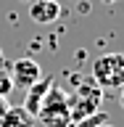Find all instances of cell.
Listing matches in <instances>:
<instances>
[{"instance_id":"6da1fadb","label":"cell","mask_w":124,"mask_h":127,"mask_svg":"<svg viewBox=\"0 0 124 127\" xmlns=\"http://www.w3.org/2000/svg\"><path fill=\"white\" fill-rule=\"evenodd\" d=\"M37 119L48 127H69L71 125V114H69V95L63 93L58 85H50L45 101L40 106Z\"/></svg>"},{"instance_id":"7a4b0ae2","label":"cell","mask_w":124,"mask_h":127,"mask_svg":"<svg viewBox=\"0 0 124 127\" xmlns=\"http://www.w3.org/2000/svg\"><path fill=\"white\" fill-rule=\"evenodd\" d=\"M93 79L103 90L124 85V53H103L93 61Z\"/></svg>"},{"instance_id":"3957f363","label":"cell","mask_w":124,"mask_h":127,"mask_svg":"<svg viewBox=\"0 0 124 127\" xmlns=\"http://www.w3.org/2000/svg\"><path fill=\"white\" fill-rule=\"evenodd\" d=\"M100 101H103V87L98 85L93 77L85 79V82H79L74 98H69L71 122H77V119L87 117V114H95V111H98V106H100Z\"/></svg>"},{"instance_id":"277c9868","label":"cell","mask_w":124,"mask_h":127,"mask_svg":"<svg viewBox=\"0 0 124 127\" xmlns=\"http://www.w3.org/2000/svg\"><path fill=\"white\" fill-rule=\"evenodd\" d=\"M11 79H13V87H32L34 82L42 79V66H40L34 58H16L13 66H11Z\"/></svg>"},{"instance_id":"5b68a950","label":"cell","mask_w":124,"mask_h":127,"mask_svg":"<svg viewBox=\"0 0 124 127\" xmlns=\"http://www.w3.org/2000/svg\"><path fill=\"white\" fill-rule=\"evenodd\" d=\"M29 19L34 24H53L61 19V3L58 0H34L29 5Z\"/></svg>"},{"instance_id":"8992f818","label":"cell","mask_w":124,"mask_h":127,"mask_svg":"<svg viewBox=\"0 0 124 127\" xmlns=\"http://www.w3.org/2000/svg\"><path fill=\"white\" fill-rule=\"evenodd\" d=\"M50 85H53V79H40V82H34L32 87H26V98H24V111H29L32 117H37L40 114V106H42V101H45L48 90H50Z\"/></svg>"},{"instance_id":"52a82bcc","label":"cell","mask_w":124,"mask_h":127,"mask_svg":"<svg viewBox=\"0 0 124 127\" xmlns=\"http://www.w3.org/2000/svg\"><path fill=\"white\" fill-rule=\"evenodd\" d=\"M0 127H34V117L29 111H24L21 106H11L5 117L0 119Z\"/></svg>"},{"instance_id":"ba28073f","label":"cell","mask_w":124,"mask_h":127,"mask_svg":"<svg viewBox=\"0 0 124 127\" xmlns=\"http://www.w3.org/2000/svg\"><path fill=\"white\" fill-rule=\"evenodd\" d=\"M100 125H108V114L98 109L95 114H87V117L77 119V122H71L69 127H100Z\"/></svg>"},{"instance_id":"9c48e42d","label":"cell","mask_w":124,"mask_h":127,"mask_svg":"<svg viewBox=\"0 0 124 127\" xmlns=\"http://www.w3.org/2000/svg\"><path fill=\"white\" fill-rule=\"evenodd\" d=\"M13 93V79H11V71H5L0 66V95L8 98V95Z\"/></svg>"},{"instance_id":"30bf717a","label":"cell","mask_w":124,"mask_h":127,"mask_svg":"<svg viewBox=\"0 0 124 127\" xmlns=\"http://www.w3.org/2000/svg\"><path fill=\"white\" fill-rule=\"evenodd\" d=\"M11 109V103H8V98H3V95H0V119L5 117V111Z\"/></svg>"},{"instance_id":"8fae6325","label":"cell","mask_w":124,"mask_h":127,"mask_svg":"<svg viewBox=\"0 0 124 127\" xmlns=\"http://www.w3.org/2000/svg\"><path fill=\"white\" fill-rule=\"evenodd\" d=\"M119 103H122V109H124V85L119 87Z\"/></svg>"},{"instance_id":"7c38bea8","label":"cell","mask_w":124,"mask_h":127,"mask_svg":"<svg viewBox=\"0 0 124 127\" xmlns=\"http://www.w3.org/2000/svg\"><path fill=\"white\" fill-rule=\"evenodd\" d=\"M3 61H5V58H3V48H0V66H3Z\"/></svg>"},{"instance_id":"4fadbf2b","label":"cell","mask_w":124,"mask_h":127,"mask_svg":"<svg viewBox=\"0 0 124 127\" xmlns=\"http://www.w3.org/2000/svg\"><path fill=\"white\" fill-rule=\"evenodd\" d=\"M103 3H116V0H103Z\"/></svg>"},{"instance_id":"5bb4252c","label":"cell","mask_w":124,"mask_h":127,"mask_svg":"<svg viewBox=\"0 0 124 127\" xmlns=\"http://www.w3.org/2000/svg\"><path fill=\"white\" fill-rule=\"evenodd\" d=\"M100 127H111V125H100Z\"/></svg>"}]
</instances>
